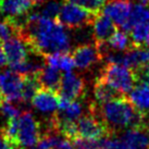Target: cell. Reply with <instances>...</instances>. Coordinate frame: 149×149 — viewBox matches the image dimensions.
<instances>
[{
  "mask_svg": "<svg viewBox=\"0 0 149 149\" xmlns=\"http://www.w3.org/2000/svg\"><path fill=\"white\" fill-rule=\"evenodd\" d=\"M130 99L134 106L147 113L149 110V83L148 82H139L136 83L134 89L130 94Z\"/></svg>",
  "mask_w": 149,
  "mask_h": 149,
  "instance_id": "ac0fdd59",
  "label": "cell"
},
{
  "mask_svg": "<svg viewBox=\"0 0 149 149\" xmlns=\"http://www.w3.org/2000/svg\"><path fill=\"white\" fill-rule=\"evenodd\" d=\"M21 36V29L11 20H4L0 22V42L8 40L13 37Z\"/></svg>",
  "mask_w": 149,
  "mask_h": 149,
  "instance_id": "cb8c5ba5",
  "label": "cell"
},
{
  "mask_svg": "<svg viewBox=\"0 0 149 149\" xmlns=\"http://www.w3.org/2000/svg\"><path fill=\"white\" fill-rule=\"evenodd\" d=\"M96 149H104V148H100V147H99V148H96Z\"/></svg>",
  "mask_w": 149,
  "mask_h": 149,
  "instance_id": "d6a6232c",
  "label": "cell"
},
{
  "mask_svg": "<svg viewBox=\"0 0 149 149\" xmlns=\"http://www.w3.org/2000/svg\"><path fill=\"white\" fill-rule=\"evenodd\" d=\"M36 77H37L42 88H46V89L58 93L60 84H61V79H62V75L60 74L59 70L54 69L49 65H46L38 72Z\"/></svg>",
  "mask_w": 149,
  "mask_h": 149,
  "instance_id": "e0dca14e",
  "label": "cell"
},
{
  "mask_svg": "<svg viewBox=\"0 0 149 149\" xmlns=\"http://www.w3.org/2000/svg\"><path fill=\"white\" fill-rule=\"evenodd\" d=\"M93 31H94V38L96 44L107 42L113 34L116 32V26L106 14H97L95 21L93 23Z\"/></svg>",
  "mask_w": 149,
  "mask_h": 149,
  "instance_id": "5bb4252c",
  "label": "cell"
},
{
  "mask_svg": "<svg viewBox=\"0 0 149 149\" xmlns=\"http://www.w3.org/2000/svg\"><path fill=\"white\" fill-rule=\"evenodd\" d=\"M23 75L12 70L0 72V89L9 101L22 102Z\"/></svg>",
  "mask_w": 149,
  "mask_h": 149,
  "instance_id": "52a82bcc",
  "label": "cell"
},
{
  "mask_svg": "<svg viewBox=\"0 0 149 149\" xmlns=\"http://www.w3.org/2000/svg\"><path fill=\"white\" fill-rule=\"evenodd\" d=\"M84 91H85V82L82 77L71 72L62 75L61 84L58 91L60 97L65 98L70 101H74L83 96Z\"/></svg>",
  "mask_w": 149,
  "mask_h": 149,
  "instance_id": "9c48e42d",
  "label": "cell"
},
{
  "mask_svg": "<svg viewBox=\"0 0 149 149\" xmlns=\"http://www.w3.org/2000/svg\"><path fill=\"white\" fill-rule=\"evenodd\" d=\"M34 4L33 0H0V13L7 20H15L27 15Z\"/></svg>",
  "mask_w": 149,
  "mask_h": 149,
  "instance_id": "4fadbf2b",
  "label": "cell"
},
{
  "mask_svg": "<svg viewBox=\"0 0 149 149\" xmlns=\"http://www.w3.org/2000/svg\"><path fill=\"white\" fill-rule=\"evenodd\" d=\"M99 114L113 134L126 127H149L147 113L138 110L126 96L102 104Z\"/></svg>",
  "mask_w": 149,
  "mask_h": 149,
  "instance_id": "7a4b0ae2",
  "label": "cell"
},
{
  "mask_svg": "<svg viewBox=\"0 0 149 149\" xmlns=\"http://www.w3.org/2000/svg\"><path fill=\"white\" fill-rule=\"evenodd\" d=\"M137 1V3L138 4H141V6H148L149 4V0H136Z\"/></svg>",
  "mask_w": 149,
  "mask_h": 149,
  "instance_id": "f546056e",
  "label": "cell"
},
{
  "mask_svg": "<svg viewBox=\"0 0 149 149\" xmlns=\"http://www.w3.org/2000/svg\"><path fill=\"white\" fill-rule=\"evenodd\" d=\"M145 22H149V9L146 6H141L138 3L134 4L131 12V17H130V21L124 31L130 32L134 25L145 23Z\"/></svg>",
  "mask_w": 149,
  "mask_h": 149,
  "instance_id": "7402d4cb",
  "label": "cell"
},
{
  "mask_svg": "<svg viewBox=\"0 0 149 149\" xmlns=\"http://www.w3.org/2000/svg\"><path fill=\"white\" fill-rule=\"evenodd\" d=\"M100 77L123 95L131 94L136 85L134 71L116 63H107L101 70Z\"/></svg>",
  "mask_w": 149,
  "mask_h": 149,
  "instance_id": "277c9868",
  "label": "cell"
},
{
  "mask_svg": "<svg viewBox=\"0 0 149 149\" xmlns=\"http://www.w3.org/2000/svg\"><path fill=\"white\" fill-rule=\"evenodd\" d=\"M2 47L10 65L21 63L29 59L27 48L29 49V47L21 37H13L8 40H4Z\"/></svg>",
  "mask_w": 149,
  "mask_h": 149,
  "instance_id": "8fae6325",
  "label": "cell"
},
{
  "mask_svg": "<svg viewBox=\"0 0 149 149\" xmlns=\"http://www.w3.org/2000/svg\"><path fill=\"white\" fill-rule=\"evenodd\" d=\"M124 96L125 95L116 91V88H113L110 84H108L100 76L96 79L95 84H94V97H95L96 104L98 106H102L111 100L119 99Z\"/></svg>",
  "mask_w": 149,
  "mask_h": 149,
  "instance_id": "2e32d148",
  "label": "cell"
},
{
  "mask_svg": "<svg viewBox=\"0 0 149 149\" xmlns=\"http://www.w3.org/2000/svg\"><path fill=\"white\" fill-rule=\"evenodd\" d=\"M42 137L40 124L29 111L21 113L17 118V144L21 149L32 148Z\"/></svg>",
  "mask_w": 149,
  "mask_h": 149,
  "instance_id": "5b68a950",
  "label": "cell"
},
{
  "mask_svg": "<svg viewBox=\"0 0 149 149\" xmlns=\"http://www.w3.org/2000/svg\"><path fill=\"white\" fill-rule=\"evenodd\" d=\"M132 9L133 4L131 0H110L106 2L102 11L104 14L114 22V24L122 27L124 31L130 21Z\"/></svg>",
  "mask_w": 149,
  "mask_h": 149,
  "instance_id": "ba28073f",
  "label": "cell"
},
{
  "mask_svg": "<svg viewBox=\"0 0 149 149\" xmlns=\"http://www.w3.org/2000/svg\"><path fill=\"white\" fill-rule=\"evenodd\" d=\"M121 138L127 149H149V127L128 128Z\"/></svg>",
  "mask_w": 149,
  "mask_h": 149,
  "instance_id": "9a60e30c",
  "label": "cell"
},
{
  "mask_svg": "<svg viewBox=\"0 0 149 149\" xmlns=\"http://www.w3.org/2000/svg\"><path fill=\"white\" fill-rule=\"evenodd\" d=\"M88 149H94V148H88ZM96 149V148H95Z\"/></svg>",
  "mask_w": 149,
  "mask_h": 149,
  "instance_id": "836d02e7",
  "label": "cell"
},
{
  "mask_svg": "<svg viewBox=\"0 0 149 149\" xmlns=\"http://www.w3.org/2000/svg\"><path fill=\"white\" fill-rule=\"evenodd\" d=\"M59 94L46 88H40L32 99V104L37 111L51 114L59 110Z\"/></svg>",
  "mask_w": 149,
  "mask_h": 149,
  "instance_id": "7c38bea8",
  "label": "cell"
},
{
  "mask_svg": "<svg viewBox=\"0 0 149 149\" xmlns=\"http://www.w3.org/2000/svg\"><path fill=\"white\" fill-rule=\"evenodd\" d=\"M47 65L51 66L57 70L64 71L69 73L75 66L73 57L70 54H50L42 56Z\"/></svg>",
  "mask_w": 149,
  "mask_h": 149,
  "instance_id": "d6986e66",
  "label": "cell"
},
{
  "mask_svg": "<svg viewBox=\"0 0 149 149\" xmlns=\"http://www.w3.org/2000/svg\"><path fill=\"white\" fill-rule=\"evenodd\" d=\"M54 149H75V147L73 145L72 141H70V139H68V138L64 137V138H62L61 141H59V144Z\"/></svg>",
  "mask_w": 149,
  "mask_h": 149,
  "instance_id": "83f0119b",
  "label": "cell"
},
{
  "mask_svg": "<svg viewBox=\"0 0 149 149\" xmlns=\"http://www.w3.org/2000/svg\"><path fill=\"white\" fill-rule=\"evenodd\" d=\"M35 3H39V2H44V1H46V0H33Z\"/></svg>",
  "mask_w": 149,
  "mask_h": 149,
  "instance_id": "1f68e13d",
  "label": "cell"
},
{
  "mask_svg": "<svg viewBox=\"0 0 149 149\" xmlns=\"http://www.w3.org/2000/svg\"><path fill=\"white\" fill-rule=\"evenodd\" d=\"M0 114L4 116L7 119V121L19 118L21 116L20 109L15 107L13 104H11V101H4L3 104L0 106Z\"/></svg>",
  "mask_w": 149,
  "mask_h": 149,
  "instance_id": "4316f807",
  "label": "cell"
},
{
  "mask_svg": "<svg viewBox=\"0 0 149 149\" xmlns=\"http://www.w3.org/2000/svg\"><path fill=\"white\" fill-rule=\"evenodd\" d=\"M72 57L74 60L75 66L79 70H87L98 61L102 60L96 44H85L76 47L73 50Z\"/></svg>",
  "mask_w": 149,
  "mask_h": 149,
  "instance_id": "30bf717a",
  "label": "cell"
},
{
  "mask_svg": "<svg viewBox=\"0 0 149 149\" xmlns=\"http://www.w3.org/2000/svg\"><path fill=\"white\" fill-rule=\"evenodd\" d=\"M96 14L81 8L71 2L62 4L61 11L59 13L58 21L68 29H79L86 25L93 24Z\"/></svg>",
  "mask_w": 149,
  "mask_h": 149,
  "instance_id": "8992f818",
  "label": "cell"
},
{
  "mask_svg": "<svg viewBox=\"0 0 149 149\" xmlns=\"http://www.w3.org/2000/svg\"><path fill=\"white\" fill-rule=\"evenodd\" d=\"M108 46L116 51H126L132 48V39L128 37L125 31H118L111 36V38L107 42Z\"/></svg>",
  "mask_w": 149,
  "mask_h": 149,
  "instance_id": "44dd1931",
  "label": "cell"
},
{
  "mask_svg": "<svg viewBox=\"0 0 149 149\" xmlns=\"http://www.w3.org/2000/svg\"><path fill=\"white\" fill-rule=\"evenodd\" d=\"M20 37L29 45L32 52L42 56L50 54H69L70 35L58 20L44 17L39 12L27 15Z\"/></svg>",
  "mask_w": 149,
  "mask_h": 149,
  "instance_id": "6da1fadb",
  "label": "cell"
},
{
  "mask_svg": "<svg viewBox=\"0 0 149 149\" xmlns=\"http://www.w3.org/2000/svg\"><path fill=\"white\" fill-rule=\"evenodd\" d=\"M42 88L36 76L34 75H23V86H22V102L32 101L33 97Z\"/></svg>",
  "mask_w": 149,
  "mask_h": 149,
  "instance_id": "ffe728a7",
  "label": "cell"
},
{
  "mask_svg": "<svg viewBox=\"0 0 149 149\" xmlns=\"http://www.w3.org/2000/svg\"><path fill=\"white\" fill-rule=\"evenodd\" d=\"M68 2L76 4L81 8L85 9L94 14H99L100 10L104 9L106 0H66Z\"/></svg>",
  "mask_w": 149,
  "mask_h": 149,
  "instance_id": "d4e9b609",
  "label": "cell"
},
{
  "mask_svg": "<svg viewBox=\"0 0 149 149\" xmlns=\"http://www.w3.org/2000/svg\"><path fill=\"white\" fill-rule=\"evenodd\" d=\"M3 98H4V95L2 94V91H1V89H0V106H1V104H2L4 102Z\"/></svg>",
  "mask_w": 149,
  "mask_h": 149,
  "instance_id": "4dcf8cb0",
  "label": "cell"
},
{
  "mask_svg": "<svg viewBox=\"0 0 149 149\" xmlns=\"http://www.w3.org/2000/svg\"><path fill=\"white\" fill-rule=\"evenodd\" d=\"M7 64H8V60H7V57L4 54L3 47L1 46V42H0V66H4Z\"/></svg>",
  "mask_w": 149,
  "mask_h": 149,
  "instance_id": "f1b7e54d",
  "label": "cell"
},
{
  "mask_svg": "<svg viewBox=\"0 0 149 149\" xmlns=\"http://www.w3.org/2000/svg\"><path fill=\"white\" fill-rule=\"evenodd\" d=\"M77 137L91 141H98L104 138L114 136L99 114V108L91 110L87 116L76 121Z\"/></svg>",
  "mask_w": 149,
  "mask_h": 149,
  "instance_id": "3957f363",
  "label": "cell"
},
{
  "mask_svg": "<svg viewBox=\"0 0 149 149\" xmlns=\"http://www.w3.org/2000/svg\"><path fill=\"white\" fill-rule=\"evenodd\" d=\"M82 113H83V104L81 101L74 100L70 104V106L66 108L65 110L60 111V114H58V116L62 120L66 121H76L82 118Z\"/></svg>",
  "mask_w": 149,
  "mask_h": 149,
  "instance_id": "603a6c76",
  "label": "cell"
},
{
  "mask_svg": "<svg viewBox=\"0 0 149 149\" xmlns=\"http://www.w3.org/2000/svg\"><path fill=\"white\" fill-rule=\"evenodd\" d=\"M61 8H62V4L60 3V1H58V0H49L42 6L39 13L44 17L56 20V19H58L59 13L61 11Z\"/></svg>",
  "mask_w": 149,
  "mask_h": 149,
  "instance_id": "484cf974",
  "label": "cell"
}]
</instances>
